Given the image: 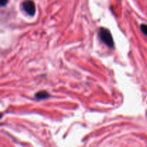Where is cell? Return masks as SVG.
I'll return each instance as SVG.
<instances>
[{"label": "cell", "mask_w": 147, "mask_h": 147, "mask_svg": "<svg viewBox=\"0 0 147 147\" xmlns=\"http://www.w3.org/2000/svg\"><path fill=\"white\" fill-rule=\"evenodd\" d=\"M99 36L102 41L109 47H113L114 42H113V37L111 34L110 31L104 27H101L99 30Z\"/></svg>", "instance_id": "6da1fadb"}, {"label": "cell", "mask_w": 147, "mask_h": 147, "mask_svg": "<svg viewBox=\"0 0 147 147\" xmlns=\"http://www.w3.org/2000/svg\"><path fill=\"white\" fill-rule=\"evenodd\" d=\"M22 7L29 15L34 16L35 14V4L31 0H27L23 2Z\"/></svg>", "instance_id": "7a4b0ae2"}, {"label": "cell", "mask_w": 147, "mask_h": 147, "mask_svg": "<svg viewBox=\"0 0 147 147\" xmlns=\"http://www.w3.org/2000/svg\"><path fill=\"white\" fill-rule=\"evenodd\" d=\"M34 96H35V98L37 99L42 100V99H45L50 97V94H49L47 91L42 90V91H39L38 93H36Z\"/></svg>", "instance_id": "3957f363"}, {"label": "cell", "mask_w": 147, "mask_h": 147, "mask_svg": "<svg viewBox=\"0 0 147 147\" xmlns=\"http://www.w3.org/2000/svg\"><path fill=\"white\" fill-rule=\"evenodd\" d=\"M141 30H142V32L147 36V24H142L141 25Z\"/></svg>", "instance_id": "277c9868"}, {"label": "cell", "mask_w": 147, "mask_h": 147, "mask_svg": "<svg viewBox=\"0 0 147 147\" xmlns=\"http://www.w3.org/2000/svg\"><path fill=\"white\" fill-rule=\"evenodd\" d=\"M8 3V0H0V4L1 7H4Z\"/></svg>", "instance_id": "5b68a950"}]
</instances>
